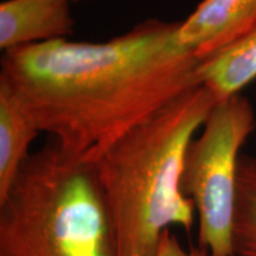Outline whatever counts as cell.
Instances as JSON below:
<instances>
[{"mask_svg": "<svg viewBox=\"0 0 256 256\" xmlns=\"http://www.w3.org/2000/svg\"><path fill=\"white\" fill-rule=\"evenodd\" d=\"M40 133L28 106L0 80V198L8 191Z\"/></svg>", "mask_w": 256, "mask_h": 256, "instance_id": "7", "label": "cell"}, {"mask_svg": "<svg viewBox=\"0 0 256 256\" xmlns=\"http://www.w3.org/2000/svg\"><path fill=\"white\" fill-rule=\"evenodd\" d=\"M217 104L209 89L198 86L121 136L94 162L116 256H156L166 230L192 228L196 209L180 184L185 153Z\"/></svg>", "mask_w": 256, "mask_h": 256, "instance_id": "2", "label": "cell"}, {"mask_svg": "<svg viewBox=\"0 0 256 256\" xmlns=\"http://www.w3.org/2000/svg\"><path fill=\"white\" fill-rule=\"evenodd\" d=\"M70 2L66 0H5L0 4V49L66 40L74 34Z\"/></svg>", "mask_w": 256, "mask_h": 256, "instance_id": "6", "label": "cell"}, {"mask_svg": "<svg viewBox=\"0 0 256 256\" xmlns=\"http://www.w3.org/2000/svg\"><path fill=\"white\" fill-rule=\"evenodd\" d=\"M232 256H256V159L241 156L232 224Z\"/></svg>", "mask_w": 256, "mask_h": 256, "instance_id": "9", "label": "cell"}, {"mask_svg": "<svg viewBox=\"0 0 256 256\" xmlns=\"http://www.w3.org/2000/svg\"><path fill=\"white\" fill-rule=\"evenodd\" d=\"M156 256H210V254L200 247L185 249L171 229H168L160 238Z\"/></svg>", "mask_w": 256, "mask_h": 256, "instance_id": "10", "label": "cell"}, {"mask_svg": "<svg viewBox=\"0 0 256 256\" xmlns=\"http://www.w3.org/2000/svg\"><path fill=\"white\" fill-rule=\"evenodd\" d=\"M0 256H116L95 164L51 139L0 198Z\"/></svg>", "mask_w": 256, "mask_h": 256, "instance_id": "3", "label": "cell"}, {"mask_svg": "<svg viewBox=\"0 0 256 256\" xmlns=\"http://www.w3.org/2000/svg\"><path fill=\"white\" fill-rule=\"evenodd\" d=\"M197 76L200 86L218 102L240 95L256 78V25L218 52L200 60Z\"/></svg>", "mask_w": 256, "mask_h": 256, "instance_id": "8", "label": "cell"}, {"mask_svg": "<svg viewBox=\"0 0 256 256\" xmlns=\"http://www.w3.org/2000/svg\"><path fill=\"white\" fill-rule=\"evenodd\" d=\"M256 25V0H203L179 22V46L198 60L218 52Z\"/></svg>", "mask_w": 256, "mask_h": 256, "instance_id": "5", "label": "cell"}, {"mask_svg": "<svg viewBox=\"0 0 256 256\" xmlns=\"http://www.w3.org/2000/svg\"><path fill=\"white\" fill-rule=\"evenodd\" d=\"M255 124L254 110L247 98L236 95L220 101L185 153L182 190L196 209L198 247L210 256H232L240 150Z\"/></svg>", "mask_w": 256, "mask_h": 256, "instance_id": "4", "label": "cell"}, {"mask_svg": "<svg viewBox=\"0 0 256 256\" xmlns=\"http://www.w3.org/2000/svg\"><path fill=\"white\" fill-rule=\"evenodd\" d=\"M179 22L147 19L101 43L56 40L5 52L0 80L40 132L95 162L121 136L200 86L198 60L179 46Z\"/></svg>", "mask_w": 256, "mask_h": 256, "instance_id": "1", "label": "cell"}, {"mask_svg": "<svg viewBox=\"0 0 256 256\" xmlns=\"http://www.w3.org/2000/svg\"><path fill=\"white\" fill-rule=\"evenodd\" d=\"M69 2H84V0H66Z\"/></svg>", "mask_w": 256, "mask_h": 256, "instance_id": "11", "label": "cell"}]
</instances>
